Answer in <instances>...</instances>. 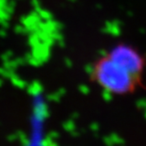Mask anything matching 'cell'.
Listing matches in <instances>:
<instances>
[{"label": "cell", "mask_w": 146, "mask_h": 146, "mask_svg": "<svg viewBox=\"0 0 146 146\" xmlns=\"http://www.w3.org/2000/svg\"><path fill=\"white\" fill-rule=\"evenodd\" d=\"M92 79L108 92L127 94L135 91L141 79L117 64L108 56L98 60L92 69Z\"/></svg>", "instance_id": "obj_1"}, {"label": "cell", "mask_w": 146, "mask_h": 146, "mask_svg": "<svg viewBox=\"0 0 146 146\" xmlns=\"http://www.w3.org/2000/svg\"><path fill=\"white\" fill-rule=\"evenodd\" d=\"M107 56L130 74L141 79L145 62L143 56L134 48L119 44L114 46Z\"/></svg>", "instance_id": "obj_2"}]
</instances>
